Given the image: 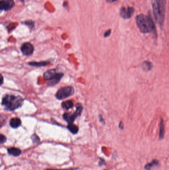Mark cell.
<instances>
[{
	"label": "cell",
	"instance_id": "25",
	"mask_svg": "<svg viewBox=\"0 0 169 170\" xmlns=\"http://www.w3.org/2000/svg\"><path fill=\"white\" fill-rule=\"evenodd\" d=\"M1 85H2L3 83V77L2 76V75H1Z\"/></svg>",
	"mask_w": 169,
	"mask_h": 170
},
{
	"label": "cell",
	"instance_id": "11",
	"mask_svg": "<svg viewBox=\"0 0 169 170\" xmlns=\"http://www.w3.org/2000/svg\"><path fill=\"white\" fill-rule=\"evenodd\" d=\"M140 66L144 71L148 72L151 70L153 66L152 63L149 61H144L141 64Z\"/></svg>",
	"mask_w": 169,
	"mask_h": 170
},
{
	"label": "cell",
	"instance_id": "15",
	"mask_svg": "<svg viewBox=\"0 0 169 170\" xmlns=\"http://www.w3.org/2000/svg\"><path fill=\"white\" fill-rule=\"evenodd\" d=\"M165 133V126L163 119H162L160 123L159 137L160 139L163 138Z\"/></svg>",
	"mask_w": 169,
	"mask_h": 170
},
{
	"label": "cell",
	"instance_id": "20",
	"mask_svg": "<svg viewBox=\"0 0 169 170\" xmlns=\"http://www.w3.org/2000/svg\"><path fill=\"white\" fill-rule=\"evenodd\" d=\"M111 33V29H109L108 30H107L106 32H105V34H104V37H108L110 35Z\"/></svg>",
	"mask_w": 169,
	"mask_h": 170
},
{
	"label": "cell",
	"instance_id": "5",
	"mask_svg": "<svg viewBox=\"0 0 169 170\" xmlns=\"http://www.w3.org/2000/svg\"><path fill=\"white\" fill-rule=\"evenodd\" d=\"M74 93V89L71 86H66L60 88L56 94V97L57 99L62 100L66 98L72 96Z\"/></svg>",
	"mask_w": 169,
	"mask_h": 170
},
{
	"label": "cell",
	"instance_id": "23",
	"mask_svg": "<svg viewBox=\"0 0 169 170\" xmlns=\"http://www.w3.org/2000/svg\"><path fill=\"white\" fill-rule=\"evenodd\" d=\"M99 120L101 121L102 123H104V120L103 119V117L101 115H100V117H99Z\"/></svg>",
	"mask_w": 169,
	"mask_h": 170
},
{
	"label": "cell",
	"instance_id": "26",
	"mask_svg": "<svg viewBox=\"0 0 169 170\" xmlns=\"http://www.w3.org/2000/svg\"></svg>",
	"mask_w": 169,
	"mask_h": 170
},
{
	"label": "cell",
	"instance_id": "9",
	"mask_svg": "<svg viewBox=\"0 0 169 170\" xmlns=\"http://www.w3.org/2000/svg\"><path fill=\"white\" fill-rule=\"evenodd\" d=\"M80 116L77 112H75L74 113L71 112H66L63 114V119L67 122L68 124L74 123L76 118Z\"/></svg>",
	"mask_w": 169,
	"mask_h": 170
},
{
	"label": "cell",
	"instance_id": "14",
	"mask_svg": "<svg viewBox=\"0 0 169 170\" xmlns=\"http://www.w3.org/2000/svg\"><path fill=\"white\" fill-rule=\"evenodd\" d=\"M67 128L70 132L74 134H77L78 132V126L74 124V123L68 124Z\"/></svg>",
	"mask_w": 169,
	"mask_h": 170
},
{
	"label": "cell",
	"instance_id": "22",
	"mask_svg": "<svg viewBox=\"0 0 169 170\" xmlns=\"http://www.w3.org/2000/svg\"><path fill=\"white\" fill-rule=\"evenodd\" d=\"M119 127H120L121 129H122L124 128V125H123V123H122V121H121V122H120V124H119Z\"/></svg>",
	"mask_w": 169,
	"mask_h": 170
},
{
	"label": "cell",
	"instance_id": "7",
	"mask_svg": "<svg viewBox=\"0 0 169 170\" xmlns=\"http://www.w3.org/2000/svg\"><path fill=\"white\" fill-rule=\"evenodd\" d=\"M34 47L33 45L29 42H25L20 47V50L23 55L25 56H30L32 55L34 51Z\"/></svg>",
	"mask_w": 169,
	"mask_h": 170
},
{
	"label": "cell",
	"instance_id": "4",
	"mask_svg": "<svg viewBox=\"0 0 169 170\" xmlns=\"http://www.w3.org/2000/svg\"><path fill=\"white\" fill-rule=\"evenodd\" d=\"M64 76L62 73H57L55 69L46 71L43 75L45 80L49 81L48 86H54L60 81Z\"/></svg>",
	"mask_w": 169,
	"mask_h": 170
},
{
	"label": "cell",
	"instance_id": "18",
	"mask_svg": "<svg viewBox=\"0 0 169 170\" xmlns=\"http://www.w3.org/2000/svg\"><path fill=\"white\" fill-rule=\"evenodd\" d=\"M31 138L32 139L34 143H37L39 142L40 141V139H39V137L37 136L36 134H33L31 136Z\"/></svg>",
	"mask_w": 169,
	"mask_h": 170
},
{
	"label": "cell",
	"instance_id": "3",
	"mask_svg": "<svg viewBox=\"0 0 169 170\" xmlns=\"http://www.w3.org/2000/svg\"><path fill=\"white\" fill-rule=\"evenodd\" d=\"M24 100L20 96L6 95L2 99V104L5 109L9 111H14L22 107Z\"/></svg>",
	"mask_w": 169,
	"mask_h": 170
},
{
	"label": "cell",
	"instance_id": "12",
	"mask_svg": "<svg viewBox=\"0 0 169 170\" xmlns=\"http://www.w3.org/2000/svg\"><path fill=\"white\" fill-rule=\"evenodd\" d=\"M8 152L9 154L14 156L17 157L20 156L22 154V151L20 149L15 148V147H11L8 149Z\"/></svg>",
	"mask_w": 169,
	"mask_h": 170
},
{
	"label": "cell",
	"instance_id": "2",
	"mask_svg": "<svg viewBox=\"0 0 169 170\" xmlns=\"http://www.w3.org/2000/svg\"><path fill=\"white\" fill-rule=\"evenodd\" d=\"M136 22L138 29L141 33L155 32V26L150 16L140 14L136 17Z\"/></svg>",
	"mask_w": 169,
	"mask_h": 170
},
{
	"label": "cell",
	"instance_id": "13",
	"mask_svg": "<svg viewBox=\"0 0 169 170\" xmlns=\"http://www.w3.org/2000/svg\"><path fill=\"white\" fill-rule=\"evenodd\" d=\"M74 102L72 100H68L62 103V107L65 110H68L74 106Z\"/></svg>",
	"mask_w": 169,
	"mask_h": 170
},
{
	"label": "cell",
	"instance_id": "24",
	"mask_svg": "<svg viewBox=\"0 0 169 170\" xmlns=\"http://www.w3.org/2000/svg\"><path fill=\"white\" fill-rule=\"evenodd\" d=\"M107 1V2L108 3H113V2H116V1H117L118 0H106Z\"/></svg>",
	"mask_w": 169,
	"mask_h": 170
},
{
	"label": "cell",
	"instance_id": "17",
	"mask_svg": "<svg viewBox=\"0 0 169 170\" xmlns=\"http://www.w3.org/2000/svg\"><path fill=\"white\" fill-rule=\"evenodd\" d=\"M159 164L158 161L157 160H153L150 163H148L145 166V168L147 170H150L154 167L157 166Z\"/></svg>",
	"mask_w": 169,
	"mask_h": 170
},
{
	"label": "cell",
	"instance_id": "8",
	"mask_svg": "<svg viewBox=\"0 0 169 170\" xmlns=\"http://www.w3.org/2000/svg\"><path fill=\"white\" fill-rule=\"evenodd\" d=\"M14 6L13 0H2L0 2V8L2 10L8 11L11 10Z\"/></svg>",
	"mask_w": 169,
	"mask_h": 170
},
{
	"label": "cell",
	"instance_id": "21",
	"mask_svg": "<svg viewBox=\"0 0 169 170\" xmlns=\"http://www.w3.org/2000/svg\"><path fill=\"white\" fill-rule=\"evenodd\" d=\"M76 170V169H72V168H70V169H62V170H57V169H56V170H55V169H47L46 170Z\"/></svg>",
	"mask_w": 169,
	"mask_h": 170
},
{
	"label": "cell",
	"instance_id": "1",
	"mask_svg": "<svg viewBox=\"0 0 169 170\" xmlns=\"http://www.w3.org/2000/svg\"><path fill=\"white\" fill-rule=\"evenodd\" d=\"M167 0H151L154 16L160 28H163L165 18Z\"/></svg>",
	"mask_w": 169,
	"mask_h": 170
},
{
	"label": "cell",
	"instance_id": "6",
	"mask_svg": "<svg viewBox=\"0 0 169 170\" xmlns=\"http://www.w3.org/2000/svg\"><path fill=\"white\" fill-rule=\"evenodd\" d=\"M134 9L133 7H122L120 10V15L121 18L123 19L128 20L132 17L134 14Z\"/></svg>",
	"mask_w": 169,
	"mask_h": 170
},
{
	"label": "cell",
	"instance_id": "19",
	"mask_svg": "<svg viewBox=\"0 0 169 170\" xmlns=\"http://www.w3.org/2000/svg\"><path fill=\"white\" fill-rule=\"evenodd\" d=\"M7 141V138L3 134H1L0 135V143L1 144H3L5 143Z\"/></svg>",
	"mask_w": 169,
	"mask_h": 170
},
{
	"label": "cell",
	"instance_id": "10",
	"mask_svg": "<svg viewBox=\"0 0 169 170\" xmlns=\"http://www.w3.org/2000/svg\"><path fill=\"white\" fill-rule=\"evenodd\" d=\"M10 126L13 128H17L22 124L21 120L18 117H14L10 120Z\"/></svg>",
	"mask_w": 169,
	"mask_h": 170
},
{
	"label": "cell",
	"instance_id": "16",
	"mask_svg": "<svg viewBox=\"0 0 169 170\" xmlns=\"http://www.w3.org/2000/svg\"><path fill=\"white\" fill-rule=\"evenodd\" d=\"M49 63V62L47 61H41L40 62H31L28 63V64L32 66L42 67L46 66L47 64H48Z\"/></svg>",
	"mask_w": 169,
	"mask_h": 170
}]
</instances>
